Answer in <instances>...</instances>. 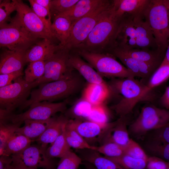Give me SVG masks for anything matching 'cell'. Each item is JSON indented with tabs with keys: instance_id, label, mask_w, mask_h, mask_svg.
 Wrapping results in <instances>:
<instances>
[{
	"instance_id": "cell-40",
	"label": "cell",
	"mask_w": 169,
	"mask_h": 169,
	"mask_svg": "<svg viewBox=\"0 0 169 169\" xmlns=\"http://www.w3.org/2000/svg\"><path fill=\"white\" fill-rule=\"evenodd\" d=\"M79 0H51L50 12L54 17L70 10Z\"/></svg>"
},
{
	"instance_id": "cell-39",
	"label": "cell",
	"mask_w": 169,
	"mask_h": 169,
	"mask_svg": "<svg viewBox=\"0 0 169 169\" xmlns=\"http://www.w3.org/2000/svg\"><path fill=\"white\" fill-rule=\"evenodd\" d=\"M95 150L109 158L117 157L124 154V147L111 142H105L96 146Z\"/></svg>"
},
{
	"instance_id": "cell-41",
	"label": "cell",
	"mask_w": 169,
	"mask_h": 169,
	"mask_svg": "<svg viewBox=\"0 0 169 169\" xmlns=\"http://www.w3.org/2000/svg\"><path fill=\"white\" fill-rule=\"evenodd\" d=\"M124 154L134 158L146 161L148 157L140 146L131 139L128 144L124 147Z\"/></svg>"
},
{
	"instance_id": "cell-19",
	"label": "cell",
	"mask_w": 169,
	"mask_h": 169,
	"mask_svg": "<svg viewBox=\"0 0 169 169\" xmlns=\"http://www.w3.org/2000/svg\"><path fill=\"white\" fill-rule=\"evenodd\" d=\"M69 60L73 69L76 70L89 83H106L96 71L89 63L82 59L77 54H72L70 52Z\"/></svg>"
},
{
	"instance_id": "cell-35",
	"label": "cell",
	"mask_w": 169,
	"mask_h": 169,
	"mask_svg": "<svg viewBox=\"0 0 169 169\" xmlns=\"http://www.w3.org/2000/svg\"><path fill=\"white\" fill-rule=\"evenodd\" d=\"M146 150L152 156H154L169 162V144L149 141L145 145Z\"/></svg>"
},
{
	"instance_id": "cell-11",
	"label": "cell",
	"mask_w": 169,
	"mask_h": 169,
	"mask_svg": "<svg viewBox=\"0 0 169 169\" xmlns=\"http://www.w3.org/2000/svg\"><path fill=\"white\" fill-rule=\"evenodd\" d=\"M33 82H28L21 76L12 84L0 88V108L12 112L27 100Z\"/></svg>"
},
{
	"instance_id": "cell-59",
	"label": "cell",
	"mask_w": 169,
	"mask_h": 169,
	"mask_svg": "<svg viewBox=\"0 0 169 169\" xmlns=\"http://www.w3.org/2000/svg\"><path fill=\"white\" fill-rule=\"evenodd\" d=\"M167 169H169V168H168Z\"/></svg>"
},
{
	"instance_id": "cell-26",
	"label": "cell",
	"mask_w": 169,
	"mask_h": 169,
	"mask_svg": "<svg viewBox=\"0 0 169 169\" xmlns=\"http://www.w3.org/2000/svg\"><path fill=\"white\" fill-rule=\"evenodd\" d=\"M116 13H127L135 16L143 13L150 0H113Z\"/></svg>"
},
{
	"instance_id": "cell-18",
	"label": "cell",
	"mask_w": 169,
	"mask_h": 169,
	"mask_svg": "<svg viewBox=\"0 0 169 169\" xmlns=\"http://www.w3.org/2000/svg\"><path fill=\"white\" fill-rule=\"evenodd\" d=\"M26 51L5 49L0 54V74L22 71Z\"/></svg>"
},
{
	"instance_id": "cell-5",
	"label": "cell",
	"mask_w": 169,
	"mask_h": 169,
	"mask_svg": "<svg viewBox=\"0 0 169 169\" xmlns=\"http://www.w3.org/2000/svg\"><path fill=\"white\" fill-rule=\"evenodd\" d=\"M113 1L104 0L103 3L91 13L72 23L64 48L71 51L83 43L95 26L113 7Z\"/></svg>"
},
{
	"instance_id": "cell-13",
	"label": "cell",
	"mask_w": 169,
	"mask_h": 169,
	"mask_svg": "<svg viewBox=\"0 0 169 169\" xmlns=\"http://www.w3.org/2000/svg\"><path fill=\"white\" fill-rule=\"evenodd\" d=\"M47 148L40 145L31 144L21 152L11 156L12 161L28 167L50 169L51 159L47 155Z\"/></svg>"
},
{
	"instance_id": "cell-17",
	"label": "cell",
	"mask_w": 169,
	"mask_h": 169,
	"mask_svg": "<svg viewBox=\"0 0 169 169\" xmlns=\"http://www.w3.org/2000/svg\"><path fill=\"white\" fill-rule=\"evenodd\" d=\"M61 47V45L59 44L56 45L49 40L39 39L25 51V63H30L39 60L44 61Z\"/></svg>"
},
{
	"instance_id": "cell-15",
	"label": "cell",
	"mask_w": 169,
	"mask_h": 169,
	"mask_svg": "<svg viewBox=\"0 0 169 169\" xmlns=\"http://www.w3.org/2000/svg\"><path fill=\"white\" fill-rule=\"evenodd\" d=\"M133 16L127 13L122 15L116 35L115 48L125 51L137 48Z\"/></svg>"
},
{
	"instance_id": "cell-44",
	"label": "cell",
	"mask_w": 169,
	"mask_h": 169,
	"mask_svg": "<svg viewBox=\"0 0 169 169\" xmlns=\"http://www.w3.org/2000/svg\"><path fill=\"white\" fill-rule=\"evenodd\" d=\"M16 10L13 0H3L0 4V25L8 21L10 14Z\"/></svg>"
},
{
	"instance_id": "cell-16",
	"label": "cell",
	"mask_w": 169,
	"mask_h": 169,
	"mask_svg": "<svg viewBox=\"0 0 169 169\" xmlns=\"http://www.w3.org/2000/svg\"><path fill=\"white\" fill-rule=\"evenodd\" d=\"M133 22L136 30V48L158 50L154 37L143 13L133 16Z\"/></svg>"
},
{
	"instance_id": "cell-37",
	"label": "cell",
	"mask_w": 169,
	"mask_h": 169,
	"mask_svg": "<svg viewBox=\"0 0 169 169\" xmlns=\"http://www.w3.org/2000/svg\"><path fill=\"white\" fill-rule=\"evenodd\" d=\"M60 159L56 169H78L83 161L79 155L71 150Z\"/></svg>"
},
{
	"instance_id": "cell-30",
	"label": "cell",
	"mask_w": 169,
	"mask_h": 169,
	"mask_svg": "<svg viewBox=\"0 0 169 169\" xmlns=\"http://www.w3.org/2000/svg\"><path fill=\"white\" fill-rule=\"evenodd\" d=\"M32 141L23 135L15 133L14 131L6 142L2 155L11 156L18 154L30 145Z\"/></svg>"
},
{
	"instance_id": "cell-46",
	"label": "cell",
	"mask_w": 169,
	"mask_h": 169,
	"mask_svg": "<svg viewBox=\"0 0 169 169\" xmlns=\"http://www.w3.org/2000/svg\"><path fill=\"white\" fill-rule=\"evenodd\" d=\"M17 124H6L0 127V152L3 155L6 142L10 135L14 131Z\"/></svg>"
},
{
	"instance_id": "cell-49",
	"label": "cell",
	"mask_w": 169,
	"mask_h": 169,
	"mask_svg": "<svg viewBox=\"0 0 169 169\" xmlns=\"http://www.w3.org/2000/svg\"><path fill=\"white\" fill-rule=\"evenodd\" d=\"M12 112L0 108V126L7 124L9 120L11 121Z\"/></svg>"
},
{
	"instance_id": "cell-2",
	"label": "cell",
	"mask_w": 169,
	"mask_h": 169,
	"mask_svg": "<svg viewBox=\"0 0 169 169\" xmlns=\"http://www.w3.org/2000/svg\"><path fill=\"white\" fill-rule=\"evenodd\" d=\"M122 15L116 13L113 4L95 26L86 40L72 51L109 54L115 47L116 35Z\"/></svg>"
},
{
	"instance_id": "cell-55",
	"label": "cell",
	"mask_w": 169,
	"mask_h": 169,
	"mask_svg": "<svg viewBox=\"0 0 169 169\" xmlns=\"http://www.w3.org/2000/svg\"><path fill=\"white\" fill-rule=\"evenodd\" d=\"M83 164L86 169H96L92 165L86 161H84Z\"/></svg>"
},
{
	"instance_id": "cell-38",
	"label": "cell",
	"mask_w": 169,
	"mask_h": 169,
	"mask_svg": "<svg viewBox=\"0 0 169 169\" xmlns=\"http://www.w3.org/2000/svg\"><path fill=\"white\" fill-rule=\"evenodd\" d=\"M86 119L100 125H105L109 123L108 111L104 104L93 106Z\"/></svg>"
},
{
	"instance_id": "cell-50",
	"label": "cell",
	"mask_w": 169,
	"mask_h": 169,
	"mask_svg": "<svg viewBox=\"0 0 169 169\" xmlns=\"http://www.w3.org/2000/svg\"><path fill=\"white\" fill-rule=\"evenodd\" d=\"M161 104L166 109H169V86H167L165 91L160 99Z\"/></svg>"
},
{
	"instance_id": "cell-21",
	"label": "cell",
	"mask_w": 169,
	"mask_h": 169,
	"mask_svg": "<svg viewBox=\"0 0 169 169\" xmlns=\"http://www.w3.org/2000/svg\"><path fill=\"white\" fill-rule=\"evenodd\" d=\"M82 161L92 165L96 169H124L118 164L108 157L103 156L92 149L78 150Z\"/></svg>"
},
{
	"instance_id": "cell-1",
	"label": "cell",
	"mask_w": 169,
	"mask_h": 169,
	"mask_svg": "<svg viewBox=\"0 0 169 169\" xmlns=\"http://www.w3.org/2000/svg\"><path fill=\"white\" fill-rule=\"evenodd\" d=\"M112 79L108 85L111 92L120 94L122 97L111 108L120 117L125 116L131 113L138 103L153 102L157 98L153 89H150L146 84L134 77Z\"/></svg>"
},
{
	"instance_id": "cell-53",
	"label": "cell",
	"mask_w": 169,
	"mask_h": 169,
	"mask_svg": "<svg viewBox=\"0 0 169 169\" xmlns=\"http://www.w3.org/2000/svg\"><path fill=\"white\" fill-rule=\"evenodd\" d=\"M161 64H169V45L166 49L165 56Z\"/></svg>"
},
{
	"instance_id": "cell-34",
	"label": "cell",
	"mask_w": 169,
	"mask_h": 169,
	"mask_svg": "<svg viewBox=\"0 0 169 169\" xmlns=\"http://www.w3.org/2000/svg\"><path fill=\"white\" fill-rule=\"evenodd\" d=\"M169 78V64H161L149 78L146 85L153 89L167 80Z\"/></svg>"
},
{
	"instance_id": "cell-9",
	"label": "cell",
	"mask_w": 169,
	"mask_h": 169,
	"mask_svg": "<svg viewBox=\"0 0 169 169\" xmlns=\"http://www.w3.org/2000/svg\"><path fill=\"white\" fill-rule=\"evenodd\" d=\"M13 1L17 12L14 17L23 27L33 36L39 39H47L54 43L56 39L50 28L22 1Z\"/></svg>"
},
{
	"instance_id": "cell-51",
	"label": "cell",
	"mask_w": 169,
	"mask_h": 169,
	"mask_svg": "<svg viewBox=\"0 0 169 169\" xmlns=\"http://www.w3.org/2000/svg\"><path fill=\"white\" fill-rule=\"evenodd\" d=\"M12 163L11 156L3 155L0 156V169H6Z\"/></svg>"
},
{
	"instance_id": "cell-56",
	"label": "cell",
	"mask_w": 169,
	"mask_h": 169,
	"mask_svg": "<svg viewBox=\"0 0 169 169\" xmlns=\"http://www.w3.org/2000/svg\"><path fill=\"white\" fill-rule=\"evenodd\" d=\"M6 169H17L15 166L12 163Z\"/></svg>"
},
{
	"instance_id": "cell-20",
	"label": "cell",
	"mask_w": 169,
	"mask_h": 169,
	"mask_svg": "<svg viewBox=\"0 0 169 169\" xmlns=\"http://www.w3.org/2000/svg\"><path fill=\"white\" fill-rule=\"evenodd\" d=\"M127 123L126 116L120 117L115 124L108 130L101 144L111 142L122 147H125L131 139L127 128Z\"/></svg>"
},
{
	"instance_id": "cell-60",
	"label": "cell",
	"mask_w": 169,
	"mask_h": 169,
	"mask_svg": "<svg viewBox=\"0 0 169 169\" xmlns=\"http://www.w3.org/2000/svg\"></svg>"
},
{
	"instance_id": "cell-7",
	"label": "cell",
	"mask_w": 169,
	"mask_h": 169,
	"mask_svg": "<svg viewBox=\"0 0 169 169\" xmlns=\"http://www.w3.org/2000/svg\"><path fill=\"white\" fill-rule=\"evenodd\" d=\"M73 51L86 61L102 77L112 79L135 77L130 71L110 54L95 53L82 50Z\"/></svg>"
},
{
	"instance_id": "cell-29",
	"label": "cell",
	"mask_w": 169,
	"mask_h": 169,
	"mask_svg": "<svg viewBox=\"0 0 169 169\" xmlns=\"http://www.w3.org/2000/svg\"><path fill=\"white\" fill-rule=\"evenodd\" d=\"M72 23L69 18L63 14L54 17L51 29L55 37L62 46L68 38Z\"/></svg>"
},
{
	"instance_id": "cell-54",
	"label": "cell",
	"mask_w": 169,
	"mask_h": 169,
	"mask_svg": "<svg viewBox=\"0 0 169 169\" xmlns=\"http://www.w3.org/2000/svg\"><path fill=\"white\" fill-rule=\"evenodd\" d=\"M12 162L13 164L15 166L17 169H36L34 168L26 167L19 163L13 161Z\"/></svg>"
},
{
	"instance_id": "cell-6",
	"label": "cell",
	"mask_w": 169,
	"mask_h": 169,
	"mask_svg": "<svg viewBox=\"0 0 169 169\" xmlns=\"http://www.w3.org/2000/svg\"><path fill=\"white\" fill-rule=\"evenodd\" d=\"M39 39L29 33L15 17L0 25V49L26 51Z\"/></svg>"
},
{
	"instance_id": "cell-36",
	"label": "cell",
	"mask_w": 169,
	"mask_h": 169,
	"mask_svg": "<svg viewBox=\"0 0 169 169\" xmlns=\"http://www.w3.org/2000/svg\"><path fill=\"white\" fill-rule=\"evenodd\" d=\"M44 70V61L39 60L30 62L24 71L25 80L32 83L43 76Z\"/></svg>"
},
{
	"instance_id": "cell-10",
	"label": "cell",
	"mask_w": 169,
	"mask_h": 169,
	"mask_svg": "<svg viewBox=\"0 0 169 169\" xmlns=\"http://www.w3.org/2000/svg\"><path fill=\"white\" fill-rule=\"evenodd\" d=\"M70 52L61 46L51 57L44 61V74L40 78L33 82L35 87L72 75L74 69L69 62Z\"/></svg>"
},
{
	"instance_id": "cell-48",
	"label": "cell",
	"mask_w": 169,
	"mask_h": 169,
	"mask_svg": "<svg viewBox=\"0 0 169 169\" xmlns=\"http://www.w3.org/2000/svg\"><path fill=\"white\" fill-rule=\"evenodd\" d=\"M22 71L14 72L8 74H0V88L12 84V81L22 76Z\"/></svg>"
},
{
	"instance_id": "cell-12",
	"label": "cell",
	"mask_w": 169,
	"mask_h": 169,
	"mask_svg": "<svg viewBox=\"0 0 169 169\" xmlns=\"http://www.w3.org/2000/svg\"><path fill=\"white\" fill-rule=\"evenodd\" d=\"M66 101L53 103L47 101L37 102L30 105L24 112L13 114L11 121L13 124L19 125L27 120H45L52 117L56 113L63 112L66 109Z\"/></svg>"
},
{
	"instance_id": "cell-8",
	"label": "cell",
	"mask_w": 169,
	"mask_h": 169,
	"mask_svg": "<svg viewBox=\"0 0 169 169\" xmlns=\"http://www.w3.org/2000/svg\"><path fill=\"white\" fill-rule=\"evenodd\" d=\"M169 123V110L147 104L142 107L137 118L130 125L129 131L132 135L141 136Z\"/></svg>"
},
{
	"instance_id": "cell-31",
	"label": "cell",
	"mask_w": 169,
	"mask_h": 169,
	"mask_svg": "<svg viewBox=\"0 0 169 169\" xmlns=\"http://www.w3.org/2000/svg\"><path fill=\"white\" fill-rule=\"evenodd\" d=\"M65 126L64 127L61 134L51 145L46 149L47 155L51 159L55 158H60L67 152L71 150V148L68 145L65 138Z\"/></svg>"
},
{
	"instance_id": "cell-28",
	"label": "cell",
	"mask_w": 169,
	"mask_h": 169,
	"mask_svg": "<svg viewBox=\"0 0 169 169\" xmlns=\"http://www.w3.org/2000/svg\"><path fill=\"white\" fill-rule=\"evenodd\" d=\"M124 51L136 60L151 65L156 69L160 65L165 56L158 50L135 48Z\"/></svg>"
},
{
	"instance_id": "cell-23",
	"label": "cell",
	"mask_w": 169,
	"mask_h": 169,
	"mask_svg": "<svg viewBox=\"0 0 169 169\" xmlns=\"http://www.w3.org/2000/svg\"><path fill=\"white\" fill-rule=\"evenodd\" d=\"M109 54L118 58L135 77L141 78L148 69V66L146 63L136 60L122 49L115 48Z\"/></svg>"
},
{
	"instance_id": "cell-52",
	"label": "cell",
	"mask_w": 169,
	"mask_h": 169,
	"mask_svg": "<svg viewBox=\"0 0 169 169\" xmlns=\"http://www.w3.org/2000/svg\"><path fill=\"white\" fill-rule=\"evenodd\" d=\"M37 4L46 8L50 12L51 0H34Z\"/></svg>"
},
{
	"instance_id": "cell-43",
	"label": "cell",
	"mask_w": 169,
	"mask_h": 169,
	"mask_svg": "<svg viewBox=\"0 0 169 169\" xmlns=\"http://www.w3.org/2000/svg\"><path fill=\"white\" fill-rule=\"evenodd\" d=\"M31 8L33 12L50 28L52 24L50 12L46 8L36 3L34 0H29Z\"/></svg>"
},
{
	"instance_id": "cell-42",
	"label": "cell",
	"mask_w": 169,
	"mask_h": 169,
	"mask_svg": "<svg viewBox=\"0 0 169 169\" xmlns=\"http://www.w3.org/2000/svg\"><path fill=\"white\" fill-rule=\"evenodd\" d=\"M92 107L90 103L83 98L74 105L72 109V113L77 119H86Z\"/></svg>"
},
{
	"instance_id": "cell-45",
	"label": "cell",
	"mask_w": 169,
	"mask_h": 169,
	"mask_svg": "<svg viewBox=\"0 0 169 169\" xmlns=\"http://www.w3.org/2000/svg\"><path fill=\"white\" fill-rule=\"evenodd\" d=\"M151 141L169 144V123L154 130Z\"/></svg>"
},
{
	"instance_id": "cell-24",
	"label": "cell",
	"mask_w": 169,
	"mask_h": 169,
	"mask_svg": "<svg viewBox=\"0 0 169 169\" xmlns=\"http://www.w3.org/2000/svg\"><path fill=\"white\" fill-rule=\"evenodd\" d=\"M111 92L110 87L106 83H89L84 90L83 98L93 106L100 105L104 104Z\"/></svg>"
},
{
	"instance_id": "cell-33",
	"label": "cell",
	"mask_w": 169,
	"mask_h": 169,
	"mask_svg": "<svg viewBox=\"0 0 169 169\" xmlns=\"http://www.w3.org/2000/svg\"><path fill=\"white\" fill-rule=\"evenodd\" d=\"M108 158L124 169H146L147 161L143 159L134 158L125 154L117 157Z\"/></svg>"
},
{
	"instance_id": "cell-3",
	"label": "cell",
	"mask_w": 169,
	"mask_h": 169,
	"mask_svg": "<svg viewBox=\"0 0 169 169\" xmlns=\"http://www.w3.org/2000/svg\"><path fill=\"white\" fill-rule=\"evenodd\" d=\"M169 11L168 0H150L143 13L158 50L164 55L169 45Z\"/></svg>"
},
{
	"instance_id": "cell-27",
	"label": "cell",
	"mask_w": 169,
	"mask_h": 169,
	"mask_svg": "<svg viewBox=\"0 0 169 169\" xmlns=\"http://www.w3.org/2000/svg\"><path fill=\"white\" fill-rule=\"evenodd\" d=\"M104 1V0H79L70 10L61 14L68 17L72 23L91 13Z\"/></svg>"
},
{
	"instance_id": "cell-57",
	"label": "cell",
	"mask_w": 169,
	"mask_h": 169,
	"mask_svg": "<svg viewBox=\"0 0 169 169\" xmlns=\"http://www.w3.org/2000/svg\"><path fill=\"white\" fill-rule=\"evenodd\" d=\"M2 0H0V4L2 2Z\"/></svg>"
},
{
	"instance_id": "cell-47",
	"label": "cell",
	"mask_w": 169,
	"mask_h": 169,
	"mask_svg": "<svg viewBox=\"0 0 169 169\" xmlns=\"http://www.w3.org/2000/svg\"><path fill=\"white\" fill-rule=\"evenodd\" d=\"M169 162L154 156H148L146 161V169H167Z\"/></svg>"
},
{
	"instance_id": "cell-22",
	"label": "cell",
	"mask_w": 169,
	"mask_h": 169,
	"mask_svg": "<svg viewBox=\"0 0 169 169\" xmlns=\"http://www.w3.org/2000/svg\"><path fill=\"white\" fill-rule=\"evenodd\" d=\"M54 117L45 120H27L23 122L24 125L19 127L17 125L14 132L23 135L31 140L38 139L44 131Z\"/></svg>"
},
{
	"instance_id": "cell-25",
	"label": "cell",
	"mask_w": 169,
	"mask_h": 169,
	"mask_svg": "<svg viewBox=\"0 0 169 169\" xmlns=\"http://www.w3.org/2000/svg\"><path fill=\"white\" fill-rule=\"evenodd\" d=\"M68 120L61 116L54 118L43 133L36 139L39 145L45 148L49 144H52L62 133Z\"/></svg>"
},
{
	"instance_id": "cell-58",
	"label": "cell",
	"mask_w": 169,
	"mask_h": 169,
	"mask_svg": "<svg viewBox=\"0 0 169 169\" xmlns=\"http://www.w3.org/2000/svg\"><path fill=\"white\" fill-rule=\"evenodd\" d=\"M2 156V154L0 152V156Z\"/></svg>"
},
{
	"instance_id": "cell-32",
	"label": "cell",
	"mask_w": 169,
	"mask_h": 169,
	"mask_svg": "<svg viewBox=\"0 0 169 169\" xmlns=\"http://www.w3.org/2000/svg\"><path fill=\"white\" fill-rule=\"evenodd\" d=\"M65 133L66 141L70 148L77 150L85 149L95 150V146L90 145L75 130L66 125Z\"/></svg>"
},
{
	"instance_id": "cell-4",
	"label": "cell",
	"mask_w": 169,
	"mask_h": 169,
	"mask_svg": "<svg viewBox=\"0 0 169 169\" xmlns=\"http://www.w3.org/2000/svg\"><path fill=\"white\" fill-rule=\"evenodd\" d=\"M80 79L73 74L64 79L40 84L38 88L31 91L29 99L20 108L24 109L37 102H52L70 96L80 88L82 84Z\"/></svg>"
},
{
	"instance_id": "cell-14",
	"label": "cell",
	"mask_w": 169,
	"mask_h": 169,
	"mask_svg": "<svg viewBox=\"0 0 169 169\" xmlns=\"http://www.w3.org/2000/svg\"><path fill=\"white\" fill-rule=\"evenodd\" d=\"M115 122L100 125L87 120H83L76 119L68 120L66 125L75 130L88 143L89 141H92L101 143L108 130Z\"/></svg>"
}]
</instances>
